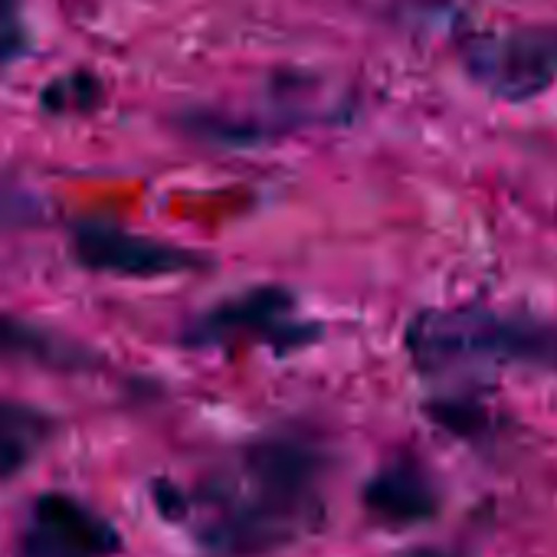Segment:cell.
I'll use <instances>...</instances> for the list:
<instances>
[{
	"label": "cell",
	"instance_id": "cell-1",
	"mask_svg": "<svg viewBox=\"0 0 557 557\" xmlns=\"http://www.w3.org/2000/svg\"><path fill=\"white\" fill-rule=\"evenodd\" d=\"M325 459L302 440H262L236 469L184 498L190 531L230 557L262 554L315 528Z\"/></svg>",
	"mask_w": 557,
	"mask_h": 557
},
{
	"label": "cell",
	"instance_id": "cell-2",
	"mask_svg": "<svg viewBox=\"0 0 557 557\" xmlns=\"http://www.w3.org/2000/svg\"><path fill=\"white\" fill-rule=\"evenodd\" d=\"M407 355L420 374L462 368H534L557 374V322L492 309H426L407 325Z\"/></svg>",
	"mask_w": 557,
	"mask_h": 557
},
{
	"label": "cell",
	"instance_id": "cell-3",
	"mask_svg": "<svg viewBox=\"0 0 557 557\" xmlns=\"http://www.w3.org/2000/svg\"><path fill=\"white\" fill-rule=\"evenodd\" d=\"M466 73L502 102H531L557 83V24L475 34L462 44Z\"/></svg>",
	"mask_w": 557,
	"mask_h": 557
},
{
	"label": "cell",
	"instance_id": "cell-4",
	"mask_svg": "<svg viewBox=\"0 0 557 557\" xmlns=\"http://www.w3.org/2000/svg\"><path fill=\"white\" fill-rule=\"evenodd\" d=\"M315 335V325H306L296 312V299L283 289H252L239 299H230L210 309L190 332V345H226L256 338L275 348H296Z\"/></svg>",
	"mask_w": 557,
	"mask_h": 557
},
{
	"label": "cell",
	"instance_id": "cell-5",
	"mask_svg": "<svg viewBox=\"0 0 557 557\" xmlns=\"http://www.w3.org/2000/svg\"><path fill=\"white\" fill-rule=\"evenodd\" d=\"M73 256L92 269L125 278H158L200 269V259L174 243L128 233L115 223H79L73 230Z\"/></svg>",
	"mask_w": 557,
	"mask_h": 557
},
{
	"label": "cell",
	"instance_id": "cell-6",
	"mask_svg": "<svg viewBox=\"0 0 557 557\" xmlns=\"http://www.w3.org/2000/svg\"><path fill=\"white\" fill-rule=\"evenodd\" d=\"M119 547L115 528L70 495L37 498L14 557H109Z\"/></svg>",
	"mask_w": 557,
	"mask_h": 557
},
{
	"label": "cell",
	"instance_id": "cell-7",
	"mask_svg": "<svg viewBox=\"0 0 557 557\" xmlns=\"http://www.w3.org/2000/svg\"><path fill=\"white\" fill-rule=\"evenodd\" d=\"M364 508L394 528L423 524L440 511V492L417 459H394L381 466L364 485Z\"/></svg>",
	"mask_w": 557,
	"mask_h": 557
},
{
	"label": "cell",
	"instance_id": "cell-8",
	"mask_svg": "<svg viewBox=\"0 0 557 557\" xmlns=\"http://www.w3.org/2000/svg\"><path fill=\"white\" fill-rule=\"evenodd\" d=\"M0 361L73 371V368H86L89 358L76 342H66L17 315H0Z\"/></svg>",
	"mask_w": 557,
	"mask_h": 557
},
{
	"label": "cell",
	"instance_id": "cell-9",
	"mask_svg": "<svg viewBox=\"0 0 557 557\" xmlns=\"http://www.w3.org/2000/svg\"><path fill=\"white\" fill-rule=\"evenodd\" d=\"M53 430L57 423L44 410L0 397V479L24 472L53 440Z\"/></svg>",
	"mask_w": 557,
	"mask_h": 557
},
{
	"label": "cell",
	"instance_id": "cell-10",
	"mask_svg": "<svg viewBox=\"0 0 557 557\" xmlns=\"http://www.w3.org/2000/svg\"><path fill=\"white\" fill-rule=\"evenodd\" d=\"M96 99H99V86L89 76L53 79V86L44 96L47 109H53V112H79V109H89Z\"/></svg>",
	"mask_w": 557,
	"mask_h": 557
},
{
	"label": "cell",
	"instance_id": "cell-11",
	"mask_svg": "<svg viewBox=\"0 0 557 557\" xmlns=\"http://www.w3.org/2000/svg\"><path fill=\"white\" fill-rule=\"evenodd\" d=\"M40 213L34 194H27L21 184L0 177V230H17V226H27L34 223Z\"/></svg>",
	"mask_w": 557,
	"mask_h": 557
},
{
	"label": "cell",
	"instance_id": "cell-12",
	"mask_svg": "<svg viewBox=\"0 0 557 557\" xmlns=\"http://www.w3.org/2000/svg\"><path fill=\"white\" fill-rule=\"evenodd\" d=\"M24 50V24L17 0H0V66Z\"/></svg>",
	"mask_w": 557,
	"mask_h": 557
},
{
	"label": "cell",
	"instance_id": "cell-13",
	"mask_svg": "<svg viewBox=\"0 0 557 557\" xmlns=\"http://www.w3.org/2000/svg\"><path fill=\"white\" fill-rule=\"evenodd\" d=\"M404 557H449L443 550H433V547H417V550H407Z\"/></svg>",
	"mask_w": 557,
	"mask_h": 557
}]
</instances>
